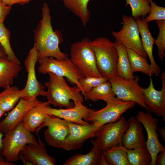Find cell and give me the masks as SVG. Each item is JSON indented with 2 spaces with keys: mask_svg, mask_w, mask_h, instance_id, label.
<instances>
[{
  "mask_svg": "<svg viewBox=\"0 0 165 165\" xmlns=\"http://www.w3.org/2000/svg\"><path fill=\"white\" fill-rule=\"evenodd\" d=\"M22 69L21 64L7 57L0 58V88L11 86Z\"/></svg>",
  "mask_w": 165,
  "mask_h": 165,
  "instance_id": "603a6c76",
  "label": "cell"
},
{
  "mask_svg": "<svg viewBox=\"0 0 165 165\" xmlns=\"http://www.w3.org/2000/svg\"><path fill=\"white\" fill-rule=\"evenodd\" d=\"M14 163L8 161L6 159L2 156L0 155V165H15Z\"/></svg>",
  "mask_w": 165,
  "mask_h": 165,
  "instance_id": "ab89813d",
  "label": "cell"
},
{
  "mask_svg": "<svg viewBox=\"0 0 165 165\" xmlns=\"http://www.w3.org/2000/svg\"><path fill=\"white\" fill-rule=\"evenodd\" d=\"M157 130L160 132V134L161 137L162 138L163 141H165V128L164 127H163L162 128L159 129L158 128Z\"/></svg>",
  "mask_w": 165,
  "mask_h": 165,
  "instance_id": "b9f144b4",
  "label": "cell"
},
{
  "mask_svg": "<svg viewBox=\"0 0 165 165\" xmlns=\"http://www.w3.org/2000/svg\"><path fill=\"white\" fill-rule=\"evenodd\" d=\"M51 18L48 5L44 3L42 8V18L34 30V44L39 59L52 57L64 59L68 56L60 49L59 45L63 41L62 36L59 31L53 30Z\"/></svg>",
  "mask_w": 165,
  "mask_h": 165,
  "instance_id": "6da1fadb",
  "label": "cell"
},
{
  "mask_svg": "<svg viewBox=\"0 0 165 165\" xmlns=\"http://www.w3.org/2000/svg\"><path fill=\"white\" fill-rule=\"evenodd\" d=\"M128 126L123 134L122 143L127 149L146 145V141L141 122L136 117L132 116L128 120Z\"/></svg>",
  "mask_w": 165,
  "mask_h": 165,
  "instance_id": "d6986e66",
  "label": "cell"
},
{
  "mask_svg": "<svg viewBox=\"0 0 165 165\" xmlns=\"http://www.w3.org/2000/svg\"></svg>",
  "mask_w": 165,
  "mask_h": 165,
  "instance_id": "f6af8a7d",
  "label": "cell"
},
{
  "mask_svg": "<svg viewBox=\"0 0 165 165\" xmlns=\"http://www.w3.org/2000/svg\"><path fill=\"white\" fill-rule=\"evenodd\" d=\"M19 160H20L24 165H34L26 158L21 152L19 154Z\"/></svg>",
  "mask_w": 165,
  "mask_h": 165,
  "instance_id": "f35d334b",
  "label": "cell"
},
{
  "mask_svg": "<svg viewBox=\"0 0 165 165\" xmlns=\"http://www.w3.org/2000/svg\"><path fill=\"white\" fill-rule=\"evenodd\" d=\"M139 77L126 79L116 75L108 79L113 91L117 97L123 101L134 102L141 108L148 110L144 101L142 87L138 84Z\"/></svg>",
  "mask_w": 165,
  "mask_h": 165,
  "instance_id": "9c48e42d",
  "label": "cell"
},
{
  "mask_svg": "<svg viewBox=\"0 0 165 165\" xmlns=\"http://www.w3.org/2000/svg\"><path fill=\"white\" fill-rule=\"evenodd\" d=\"M90 45L95 56L98 70L102 76L108 79L116 75L118 53L115 43L100 37L91 41Z\"/></svg>",
  "mask_w": 165,
  "mask_h": 165,
  "instance_id": "3957f363",
  "label": "cell"
},
{
  "mask_svg": "<svg viewBox=\"0 0 165 165\" xmlns=\"http://www.w3.org/2000/svg\"><path fill=\"white\" fill-rule=\"evenodd\" d=\"M165 165V151L157 155L155 165Z\"/></svg>",
  "mask_w": 165,
  "mask_h": 165,
  "instance_id": "74e56055",
  "label": "cell"
},
{
  "mask_svg": "<svg viewBox=\"0 0 165 165\" xmlns=\"http://www.w3.org/2000/svg\"><path fill=\"white\" fill-rule=\"evenodd\" d=\"M3 136V133L0 132V155L2 156V155L3 149L2 138Z\"/></svg>",
  "mask_w": 165,
  "mask_h": 165,
  "instance_id": "60d3db41",
  "label": "cell"
},
{
  "mask_svg": "<svg viewBox=\"0 0 165 165\" xmlns=\"http://www.w3.org/2000/svg\"><path fill=\"white\" fill-rule=\"evenodd\" d=\"M106 103L107 105L103 108L97 111L92 109L86 121L99 127L116 122L123 113L134 108L136 104L133 101H123L116 97Z\"/></svg>",
  "mask_w": 165,
  "mask_h": 165,
  "instance_id": "ba28073f",
  "label": "cell"
},
{
  "mask_svg": "<svg viewBox=\"0 0 165 165\" xmlns=\"http://www.w3.org/2000/svg\"><path fill=\"white\" fill-rule=\"evenodd\" d=\"M144 127L147 134L146 146L151 156L150 165H155L156 157L160 152L165 151V148L160 142L156 130L158 121L156 117H153L150 112H138L136 116Z\"/></svg>",
  "mask_w": 165,
  "mask_h": 165,
  "instance_id": "4fadbf2b",
  "label": "cell"
},
{
  "mask_svg": "<svg viewBox=\"0 0 165 165\" xmlns=\"http://www.w3.org/2000/svg\"><path fill=\"white\" fill-rule=\"evenodd\" d=\"M7 57L5 50L0 43V58Z\"/></svg>",
  "mask_w": 165,
  "mask_h": 165,
  "instance_id": "7bdbcfd3",
  "label": "cell"
},
{
  "mask_svg": "<svg viewBox=\"0 0 165 165\" xmlns=\"http://www.w3.org/2000/svg\"><path fill=\"white\" fill-rule=\"evenodd\" d=\"M114 43L118 56L116 67V75L126 79H133L135 76L132 71L127 48L116 41Z\"/></svg>",
  "mask_w": 165,
  "mask_h": 165,
  "instance_id": "cb8c5ba5",
  "label": "cell"
},
{
  "mask_svg": "<svg viewBox=\"0 0 165 165\" xmlns=\"http://www.w3.org/2000/svg\"><path fill=\"white\" fill-rule=\"evenodd\" d=\"M67 122L69 133L65 139L62 148L68 151L81 148L86 140L94 137L96 132L101 127L91 123L83 125Z\"/></svg>",
  "mask_w": 165,
  "mask_h": 165,
  "instance_id": "5bb4252c",
  "label": "cell"
},
{
  "mask_svg": "<svg viewBox=\"0 0 165 165\" xmlns=\"http://www.w3.org/2000/svg\"><path fill=\"white\" fill-rule=\"evenodd\" d=\"M158 27V35L155 43L158 48L157 55L161 61L165 56V20L156 21Z\"/></svg>",
  "mask_w": 165,
  "mask_h": 165,
  "instance_id": "836d02e7",
  "label": "cell"
},
{
  "mask_svg": "<svg viewBox=\"0 0 165 165\" xmlns=\"http://www.w3.org/2000/svg\"><path fill=\"white\" fill-rule=\"evenodd\" d=\"M0 92V108L5 112L11 111L17 104L21 96L20 90L15 86H10Z\"/></svg>",
  "mask_w": 165,
  "mask_h": 165,
  "instance_id": "83f0119b",
  "label": "cell"
},
{
  "mask_svg": "<svg viewBox=\"0 0 165 165\" xmlns=\"http://www.w3.org/2000/svg\"><path fill=\"white\" fill-rule=\"evenodd\" d=\"M64 6L80 20L85 27L89 21L90 11L88 8L90 0H62Z\"/></svg>",
  "mask_w": 165,
  "mask_h": 165,
  "instance_id": "d4e9b609",
  "label": "cell"
},
{
  "mask_svg": "<svg viewBox=\"0 0 165 165\" xmlns=\"http://www.w3.org/2000/svg\"><path fill=\"white\" fill-rule=\"evenodd\" d=\"M6 5L11 6L14 4L24 5L34 0H2Z\"/></svg>",
  "mask_w": 165,
  "mask_h": 165,
  "instance_id": "8d00e7d4",
  "label": "cell"
},
{
  "mask_svg": "<svg viewBox=\"0 0 165 165\" xmlns=\"http://www.w3.org/2000/svg\"><path fill=\"white\" fill-rule=\"evenodd\" d=\"M108 81V79L105 76L100 77L88 76L79 79L78 82L81 87V91L84 95L92 89Z\"/></svg>",
  "mask_w": 165,
  "mask_h": 165,
  "instance_id": "d6a6232c",
  "label": "cell"
},
{
  "mask_svg": "<svg viewBox=\"0 0 165 165\" xmlns=\"http://www.w3.org/2000/svg\"><path fill=\"white\" fill-rule=\"evenodd\" d=\"M63 165H107L102 151L93 146L86 154L77 153L72 156L63 163Z\"/></svg>",
  "mask_w": 165,
  "mask_h": 165,
  "instance_id": "7402d4cb",
  "label": "cell"
},
{
  "mask_svg": "<svg viewBox=\"0 0 165 165\" xmlns=\"http://www.w3.org/2000/svg\"><path fill=\"white\" fill-rule=\"evenodd\" d=\"M122 20V28L118 31H112L113 36L116 41L126 48L132 50L147 58L148 56L143 48L135 19L132 16L123 15Z\"/></svg>",
  "mask_w": 165,
  "mask_h": 165,
  "instance_id": "8fae6325",
  "label": "cell"
},
{
  "mask_svg": "<svg viewBox=\"0 0 165 165\" xmlns=\"http://www.w3.org/2000/svg\"><path fill=\"white\" fill-rule=\"evenodd\" d=\"M49 81L44 83L47 88V102L55 107L66 108H72L78 101L84 102L80 90L76 87H71L63 77L52 73L48 74Z\"/></svg>",
  "mask_w": 165,
  "mask_h": 165,
  "instance_id": "7a4b0ae2",
  "label": "cell"
},
{
  "mask_svg": "<svg viewBox=\"0 0 165 165\" xmlns=\"http://www.w3.org/2000/svg\"><path fill=\"white\" fill-rule=\"evenodd\" d=\"M150 4V12L148 16L144 18L148 23L153 20H165V8L157 5L152 0H149Z\"/></svg>",
  "mask_w": 165,
  "mask_h": 165,
  "instance_id": "e575fe53",
  "label": "cell"
},
{
  "mask_svg": "<svg viewBox=\"0 0 165 165\" xmlns=\"http://www.w3.org/2000/svg\"><path fill=\"white\" fill-rule=\"evenodd\" d=\"M127 50L132 72H140L151 77L154 74L153 69L147 60L143 56L132 50Z\"/></svg>",
  "mask_w": 165,
  "mask_h": 165,
  "instance_id": "4316f807",
  "label": "cell"
},
{
  "mask_svg": "<svg viewBox=\"0 0 165 165\" xmlns=\"http://www.w3.org/2000/svg\"><path fill=\"white\" fill-rule=\"evenodd\" d=\"M38 59V52L34 44L24 61L27 78L24 87L20 90L21 98L30 100L38 96H46L45 87L38 80L36 75V64Z\"/></svg>",
  "mask_w": 165,
  "mask_h": 165,
  "instance_id": "30bf717a",
  "label": "cell"
},
{
  "mask_svg": "<svg viewBox=\"0 0 165 165\" xmlns=\"http://www.w3.org/2000/svg\"><path fill=\"white\" fill-rule=\"evenodd\" d=\"M36 144L25 145L22 151L26 158L34 165H55V159L49 155L45 147L46 144L40 139Z\"/></svg>",
  "mask_w": 165,
  "mask_h": 165,
  "instance_id": "ac0fdd59",
  "label": "cell"
},
{
  "mask_svg": "<svg viewBox=\"0 0 165 165\" xmlns=\"http://www.w3.org/2000/svg\"><path fill=\"white\" fill-rule=\"evenodd\" d=\"M37 143L35 136L26 128L22 121L5 134L3 139L2 156L8 162H16L20 152L25 145Z\"/></svg>",
  "mask_w": 165,
  "mask_h": 165,
  "instance_id": "5b68a950",
  "label": "cell"
},
{
  "mask_svg": "<svg viewBox=\"0 0 165 165\" xmlns=\"http://www.w3.org/2000/svg\"><path fill=\"white\" fill-rule=\"evenodd\" d=\"M37 98L30 100L21 98L7 116L0 121V132L6 134L17 126L28 111L39 102Z\"/></svg>",
  "mask_w": 165,
  "mask_h": 165,
  "instance_id": "2e32d148",
  "label": "cell"
},
{
  "mask_svg": "<svg viewBox=\"0 0 165 165\" xmlns=\"http://www.w3.org/2000/svg\"><path fill=\"white\" fill-rule=\"evenodd\" d=\"M92 109L88 108L80 101L74 104L73 107L66 109L54 108L50 105L47 108L48 114L62 119L66 121L81 125H85L89 123L83 120H87Z\"/></svg>",
  "mask_w": 165,
  "mask_h": 165,
  "instance_id": "e0dca14e",
  "label": "cell"
},
{
  "mask_svg": "<svg viewBox=\"0 0 165 165\" xmlns=\"http://www.w3.org/2000/svg\"><path fill=\"white\" fill-rule=\"evenodd\" d=\"M45 127H47L44 136L48 144L52 147L62 148L65 139L69 133L67 121L48 114L35 131L37 136L40 129Z\"/></svg>",
  "mask_w": 165,
  "mask_h": 165,
  "instance_id": "7c38bea8",
  "label": "cell"
},
{
  "mask_svg": "<svg viewBox=\"0 0 165 165\" xmlns=\"http://www.w3.org/2000/svg\"><path fill=\"white\" fill-rule=\"evenodd\" d=\"M5 112L0 108V118L4 115Z\"/></svg>",
  "mask_w": 165,
  "mask_h": 165,
  "instance_id": "ee69618b",
  "label": "cell"
},
{
  "mask_svg": "<svg viewBox=\"0 0 165 165\" xmlns=\"http://www.w3.org/2000/svg\"><path fill=\"white\" fill-rule=\"evenodd\" d=\"M162 83L161 90L155 89L152 80L150 77L149 86L146 88H142L145 103L148 110L165 120V73L162 71L160 76Z\"/></svg>",
  "mask_w": 165,
  "mask_h": 165,
  "instance_id": "9a60e30c",
  "label": "cell"
},
{
  "mask_svg": "<svg viewBox=\"0 0 165 165\" xmlns=\"http://www.w3.org/2000/svg\"><path fill=\"white\" fill-rule=\"evenodd\" d=\"M127 159L130 165H150L151 154L146 145L132 149H127Z\"/></svg>",
  "mask_w": 165,
  "mask_h": 165,
  "instance_id": "f546056e",
  "label": "cell"
},
{
  "mask_svg": "<svg viewBox=\"0 0 165 165\" xmlns=\"http://www.w3.org/2000/svg\"><path fill=\"white\" fill-rule=\"evenodd\" d=\"M50 105L46 102H40L27 112L22 122L26 128L31 132L35 131L42 123L48 114L47 108Z\"/></svg>",
  "mask_w": 165,
  "mask_h": 165,
  "instance_id": "44dd1931",
  "label": "cell"
},
{
  "mask_svg": "<svg viewBox=\"0 0 165 165\" xmlns=\"http://www.w3.org/2000/svg\"><path fill=\"white\" fill-rule=\"evenodd\" d=\"M11 33L4 23H0V43L4 49L7 58L10 60L20 64L21 62L15 55L10 44Z\"/></svg>",
  "mask_w": 165,
  "mask_h": 165,
  "instance_id": "4dcf8cb0",
  "label": "cell"
},
{
  "mask_svg": "<svg viewBox=\"0 0 165 165\" xmlns=\"http://www.w3.org/2000/svg\"><path fill=\"white\" fill-rule=\"evenodd\" d=\"M91 40L86 38L73 43L70 49V58L82 72L84 77H100L94 52L90 45Z\"/></svg>",
  "mask_w": 165,
  "mask_h": 165,
  "instance_id": "277c9868",
  "label": "cell"
},
{
  "mask_svg": "<svg viewBox=\"0 0 165 165\" xmlns=\"http://www.w3.org/2000/svg\"><path fill=\"white\" fill-rule=\"evenodd\" d=\"M126 6L129 5L131 8L132 16L136 19L141 16L145 18L150 12L149 0H126Z\"/></svg>",
  "mask_w": 165,
  "mask_h": 165,
  "instance_id": "1f68e13d",
  "label": "cell"
},
{
  "mask_svg": "<svg viewBox=\"0 0 165 165\" xmlns=\"http://www.w3.org/2000/svg\"><path fill=\"white\" fill-rule=\"evenodd\" d=\"M86 100L96 102L102 100L106 102L116 97L110 82H106L92 89L84 95Z\"/></svg>",
  "mask_w": 165,
  "mask_h": 165,
  "instance_id": "f1b7e54d",
  "label": "cell"
},
{
  "mask_svg": "<svg viewBox=\"0 0 165 165\" xmlns=\"http://www.w3.org/2000/svg\"><path fill=\"white\" fill-rule=\"evenodd\" d=\"M38 69L41 74L53 73L57 75L65 77L71 84L76 85L81 90L78 80L84 76L82 72L72 62L68 57L59 60L52 57L39 58Z\"/></svg>",
  "mask_w": 165,
  "mask_h": 165,
  "instance_id": "8992f818",
  "label": "cell"
},
{
  "mask_svg": "<svg viewBox=\"0 0 165 165\" xmlns=\"http://www.w3.org/2000/svg\"><path fill=\"white\" fill-rule=\"evenodd\" d=\"M135 20L141 37V40L143 48L149 58L154 74L158 76L161 72V68L155 61L153 55V46L155 39L152 36L148 29V23L145 21L144 18H138Z\"/></svg>",
  "mask_w": 165,
  "mask_h": 165,
  "instance_id": "ffe728a7",
  "label": "cell"
},
{
  "mask_svg": "<svg viewBox=\"0 0 165 165\" xmlns=\"http://www.w3.org/2000/svg\"><path fill=\"white\" fill-rule=\"evenodd\" d=\"M128 126V121L124 115H122L116 122L101 127L95 132V139L91 142L93 146L102 151L122 144L123 136Z\"/></svg>",
  "mask_w": 165,
  "mask_h": 165,
  "instance_id": "52a82bcc",
  "label": "cell"
},
{
  "mask_svg": "<svg viewBox=\"0 0 165 165\" xmlns=\"http://www.w3.org/2000/svg\"><path fill=\"white\" fill-rule=\"evenodd\" d=\"M127 149L122 144H119L103 151V155L107 164L130 165L127 158Z\"/></svg>",
  "mask_w": 165,
  "mask_h": 165,
  "instance_id": "484cf974",
  "label": "cell"
},
{
  "mask_svg": "<svg viewBox=\"0 0 165 165\" xmlns=\"http://www.w3.org/2000/svg\"><path fill=\"white\" fill-rule=\"evenodd\" d=\"M11 9V6L6 5L2 0H0V23H4Z\"/></svg>",
  "mask_w": 165,
  "mask_h": 165,
  "instance_id": "d590c367",
  "label": "cell"
}]
</instances>
